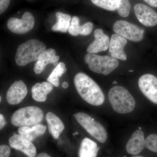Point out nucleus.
Listing matches in <instances>:
<instances>
[{
    "instance_id": "29",
    "label": "nucleus",
    "mask_w": 157,
    "mask_h": 157,
    "mask_svg": "<svg viewBox=\"0 0 157 157\" xmlns=\"http://www.w3.org/2000/svg\"><path fill=\"white\" fill-rule=\"evenodd\" d=\"M10 0H0V14L6 11L10 4Z\"/></svg>"
},
{
    "instance_id": "8",
    "label": "nucleus",
    "mask_w": 157,
    "mask_h": 157,
    "mask_svg": "<svg viewBox=\"0 0 157 157\" xmlns=\"http://www.w3.org/2000/svg\"><path fill=\"white\" fill-rule=\"evenodd\" d=\"M35 18L32 13L25 12L21 19L12 17L7 22V27L10 31L15 34H23L29 33L33 28Z\"/></svg>"
},
{
    "instance_id": "2",
    "label": "nucleus",
    "mask_w": 157,
    "mask_h": 157,
    "mask_svg": "<svg viewBox=\"0 0 157 157\" xmlns=\"http://www.w3.org/2000/svg\"><path fill=\"white\" fill-rule=\"evenodd\" d=\"M46 49L45 44L37 39H32L26 41L17 48L15 54V62L20 67L25 66L31 62L37 60Z\"/></svg>"
},
{
    "instance_id": "28",
    "label": "nucleus",
    "mask_w": 157,
    "mask_h": 157,
    "mask_svg": "<svg viewBox=\"0 0 157 157\" xmlns=\"http://www.w3.org/2000/svg\"><path fill=\"white\" fill-rule=\"evenodd\" d=\"M11 149L8 145H1L0 146V157H9Z\"/></svg>"
},
{
    "instance_id": "33",
    "label": "nucleus",
    "mask_w": 157,
    "mask_h": 157,
    "mask_svg": "<svg viewBox=\"0 0 157 157\" xmlns=\"http://www.w3.org/2000/svg\"><path fill=\"white\" fill-rule=\"evenodd\" d=\"M69 86V84L67 82L64 81L62 83V87L64 89L67 88Z\"/></svg>"
},
{
    "instance_id": "19",
    "label": "nucleus",
    "mask_w": 157,
    "mask_h": 157,
    "mask_svg": "<svg viewBox=\"0 0 157 157\" xmlns=\"http://www.w3.org/2000/svg\"><path fill=\"white\" fill-rule=\"evenodd\" d=\"M46 128V126L39 124L33 127H19L18 132L20 135L33 142L45 134Z\"/></svg>"
},
{
    "instance_id": "32",
    "label": "nucleus",
    "mask_w": 157,
    "mask_h": 157,
    "mask_svg": "<svg viewBox=\"0 0 157 157\" xmlns=\"http://www.w3.org/2000/svg\"><path fill=\"white\" fill-rule=\"evenodd\" d=\"M36 157H51L49 155L45 153H41L36 156Z\"/></svg>"
},
{
    "instance_id": "3",
    "label": "nucleus",
    "mask_w": 157,
    "mask_h": 157,
    "mask_svg": "<svg viewBox=\"0 0 157 157\" xmlns=\"http://www.w3.org/2000/svg\"><path fill=\"white\" fill-rule=\"evenodd\" d=\"M108 98L113 109L118 113H129L135 109V99L128 91L123 86H117L110 89Z\"/></svg>"
},
{
    "instance_id": "1",
    "label": "nucleus",
    "mask_w": 157,
    "mask_h": 157,
    "mask_svg": "<svg viewBox=\"0 0 157 157\" xmlns=\"http://www.w3.org/2000/svg\"><path fill=\"white\" fill-rule=\"evenodd\" d=\"M74 85L79 96L91 105H102L105 100L104 93L98 84L86 74L78 73L74 78Z\"/></svg>"
},
{
    "instance_id": "25",
    "label": "nucleus",
    "mask_w": 157,
    "mask_h": 157,
    "mask_svg": "<svg viewBox=\"0 0 157 157\" xmlns=\"http://www.w3.org/2000/svg\"><path fill=\"white\" fill-rule=\"evenodd\" d=\"M81 26L79 24V19L77 16H74L71 20V24L68 32L72 36H76L79 35Z\"/></svg>"
},
{
    "instance_id": "34",
    "label": "nucleus",
    "mask_w": 157,
    "mask_h": 157,
    "mask_svg": "<svg viewBox=\"0 0 157 157\" xmlns=\"http://www.w3.org/2000/svg\"><path fill=\"white\" fill-rule=\"evenodd\" d=\"M2 97H0V102H1V101H2Z\"/></svg>"
},
{
    "instance_id": "9",
    "label": "nucleus",
    "mask_w": 157,
    "mask_h": 157,
    "mask_svg": "<svg viewBox=\"0 0 157 157\" xmlns=\"http://www.w3.org/2000/svg\"><path fill=\"white\" fill-rule=\"evenodd\" d=\"M138 86L149 100L157 104V77L151 74H144L139 78Z\"/></svg>"
},
{
    "instance_id": "17",
    "label": "nucleus",
    "mask_w": 157,
    "mask_h": 157,
    "mask_svg": "<svg viewBox=\"0 0 157 157\" xmlns=\"http://www.w3.org/2000/svg\"><path fill=\"white\" fill-rule=\"evenodd\" d=\"M45 118L49 133L54 139H58L65 128L64 124L60 119L53 113H47Z\"/></svg>"
},
{
    "instance_id": "6",
    "label": "nucleus",
    "mask_w": 157,
    "mask_h": 157,
    "mask_svg": "<svg viewBox=\"0 0 157 157\" xmlns=\"http://www.w3.org/2000/svg\"><path fill=\"white\" fill-rule=\"evenodd\" d=\"M78 123L90 134L101 143H104L107 135L104 127L86 113L78 112L74 115Z\"/></svg>"
},
{
    "instance_id": "27",
    "label": "nucleus",
    "mask_w": 157,
    "mask_h": 157,
    "mask_svg": "<svg viewBox=\"0 0 157 157\" xmlns=\"http://www.w3.org/2000/svg\"><path fill=\"white\" fill-rule=\"evenodd\" d=\"M94 28V25L91 22H87L81 26L79 35L82 36H88L91 33Z\"/></svg>"
},
{
    "instance_id": "12",
    "label": "nucleus",
    "mask_w": 157,
    "mask_h": 157,
    "mask_svg": "<svg viewBox=\"0 0 157 157\" xmlns=\"http://www.w3.org/2000/svg\"><path fill=\"white\" fill-rule=\"evenodd\" d=\"M9 143L11 147L22 152L28 157H35L36 155L34 144L20 134H14L10 137Z\"/></svg>"
},
{
    "instance_id": "7",
    "label": "nucleus",
    "mask_w": 157,
    "mask_h": 157,
    "mask_svg": "<svg viewBox=\"0 0 157 157\" xmlns=\"http://www.w3.org/2000/svg\"><path fill=\"white\" fill-rule=\"evenodd\" d=\"M113 29L117 35L133 42H140L143 38L144 30L126 21H117Z\"/></svg>"
},
{
    "instance_id": "24",
    "label": "nucleus",
    "mask_w": 157,
    "mask_h": 157,
    "mask_svg": "<svg viewBox=\"0 0 157 157\" xmlns=\"http://www.w3.org/2000/svg\"><path fill=\"white\" fill-rule=\"evenodd\" d=\"M120 3L117 11L118 14L122 17H127L130 14L131 4L129 0H120Z\"/></svg>"
},
{
    "instance_id": "35",
    "label": "nucleus",
    "mask_w": 157,
    "mask_h": 157,
    "mask_svg": "<svg viewBox=\"0 0 157 157\" xmlns=\"http://www.w3.org/2000/svg\"><path fill=\"white\" fill-rule=\"evenodd\" d=\"M140 157V156H136V157Z\"/></svg>"
},
{
    "instance_id": "10",
    "label": "nucleus",
    "mask_w": 157,
    "mask_h": 157,
    "mask_svg": "<svg viewBox=\"0 0 157 157\" xmlns=\"http://www.w3.org/2000/svg\"><path fill=\"white\" fill-rule=\"evenodd\" d=\"M134 9L137 19L143 25L147 27L157 25V13L151 7L139 3L134 6Z\"/></svg>"
},
{
    "instance_id": "23",
    "label": "nucleus",
    "mask_w": 157,
    "mask_h": 157,
    "mask_svg": "<svg viewBox=\"0 0 157 157\" xmlns=\"http://www.w3.org/2000/svg\"><path fill=\"white\" fill-rule=\"evenodd\" d=\"M96 6L109 11L117 10L120 6V0H91Z\"/></svg>"
},
{
    "instance_id": "30",
    "label": "nucleus",
    "mask_w": 157,
    "mask_h": 157,
    "mask_svg": "<svg viewBox=\"0 0 157 157\" xmlns=\"http://www.w3.org/2000/svg\"><path fill=\"white\" fill-rule=\"evenodd\" d=\"M151 7L157 8V0H143Z\"/></svg>"
},
{
    "instance_id": "14",
    "label": "nucleus",
    "mask_w": 157,
    "mask_h": 157,
    "mask_svg": "<svg viewBox=\"0 0 157 157\" xmlns=\"http://www.w3.org/2000/svg\"><path fill=\"white\" fill-rule=\"evenodd\" d=\"M95 40L87 47L86 51L88 53L96 54L107 51L109 48L110 39L103 30L98 29L94 32Z\"/></svg>"
},
{
    "instance_id": "16",
    "label": "nucleus",
    "mask_w": 157,
    "mask_h": 157,
    "mask_svg": "<svg viewBox=\"0 0 157 157\" xmlns=\"http://www.w3.org/2000/svg\"><path fill=\"white\" fill-rule=\"evenodd\" d=\"M145 147L144 134L139 129L132 134L127 144L126 148L129 154L136 155L140 153Z\"/></svg>"
},
{
    "instance_id": "15",
    "label": "nucleus",
    "mask_w": 157,
    "mask_h": 157,
    "mask_svg": "<svg viewBox=\"0 0 157 157\" xmlns=\"http://www.w3.org/2000/svg\"><path fill=\"white\" fill-rule=\"evenodd\" d=\"M56 50L52 48L43 52L34 66L33 70L35 73L38 75L41 74L47 65L55 63L58 61L60 57L56 55Z\"/></svg>"
},
{
    "instance_id": "22",
    "label": "nucleus",
    "mask_w": 157,
    "mask_h": 157,
    "mask_svg": "<svg viewBox=\"0 0 157 157\" xmlns=\"http://www.w3.org/2000/svg\"><path fill=\"white\" fill-rule=\"evenodd\" d=\"M67 71V69L64 63L60 62L57 65L48 76L47 79V82H50L56 87H58L59 86L60 77L63 76Z\"/></svg>"
},
{
    "instance_id": "21",
    "label": "nucleus",
    "mask_w": 157,
    "mask_h": 157,
    "mask_svg": "<svg viewBox=\"0 0 157 157\" xmlns=\"http://www.w3.org/2000/svg\"><path fill=\"white\" fill-rule=\"evenodd\" d=\"M57 22L52 27V30L55 32H60L66 33L69 30L71 24V16L69 14L62 12H57L56 13Z\"/></svg>"
},
{
    "instance_id": "20",
    "label": "nucleus",
    "mask_w": 157,
    "mask_h": 157,
    "mask_svg": "<svg viewBox=\"0 0 157 157\" xmlns=\"http://www.w3.org/2000/svg\"><path fill=\"white\" fill-rule=\"evenodd\" d=\"M100 147L94 141L86 137L82 141L78 157H97Z\"/></svg>"
},
{
    "instance_id": "5",
    "label": "nucleus",
    "mask_w": 157,
    "mask_h": 157,
    "mask_svg": "<svg viewBox=\"0 0 157 157\" xmlns=\"http://www.w3.org/2000/svg\"><path fill=\"white\" fill-rule=\"evenodd\" d=\"M86 63L90 70L96 73L108 75L118 67L117 59L109 56H99L88 53L84 57Z\"/></svg>"
},
{
    "instance_id": "13",
    "label": "nucleus",
    "mask_w": 157,
    "mask_h": 157,
    "mask_svg": "<svg viewBox=\"0 0 157 157\" xmlns=\"http://www.w3.org/2000/svg\"><path fill=\"white\" fill-rule=\"evenodd\" d=\"M127 44L125 38L117 34L112 35L110 38L109 53L110 56L116 59L126 61L127 56L124 48Z\"/></svg>"
},
{
    "instance_id": "31",
    "label": "nucleus",
    "mask_w": 157,
    "mask_h": 157,
    "mask_svg": "<svg viewBox=\"0 0 157 157\" xmlns=\"http://www.w3.org/2000/svg\"><path fill=\"white\" fill-rule=\"evenodd\" d=\"M6 124V121L5 118L3 114H0V129L2 130Z\"/></svg>"
},
{
    "instance_id": "11",
    "label": "nucleus",
    "mask_w": 157,
    "mask_h": 157,
    "mask_svg": "<svg viewBox=\"0 0 157 157\" xmlns=\"http://www.w3.org/2000/svg\"><path fill=\"white\" fill-rule=\"evenodd\" d=\"M27 94V88L25 83L21 80L15 81L6 94L7 102L10 105H17L24 99Z\"/></svg>"
},
{
    "instance_id": "18",
    "label": "nucleus",
    "mask_w": 157,
    "mask_h": 157,
    "mask_svg": "<svg viewBox=\"0 0 157 157\" xmlns=\"http://www.w3.org/2000/svg\"><path fill=\"white\" fill-rule=\"evenodd\" d=\"M53 89V85L48 82L37 83L32 87V97L37 102H45L47 95Z\"/></svg>"
},
{
    "instance_id": "4",
    "label": "nucleus",
    "mask_w": 157,
    "mask_h": 157,
    "mask_svg": "<svg viewBox=\"0 0 157 157\" xmlns=\"http://www.w3.org/2000/svg\"><path fill=\"white\" fill-rule=\"evenodd\" d=\"M44 113L42 109L35 106H29L17 109L11 117V123L15 127H33L40 124Z\"/></svg>"
},
{
    "instance_id": "26",
    "label": "nucleus",
    "mask_w": 157,
    "mask_h": 157,
    "mask_svg": "<svg viewBox=\"0 0 157 157\" xmlns=\"http://www.w3.org/2000/svg\"><path fill=\"white\" fill-rule=\"evenodd\" d=\"M145 147L149 150L157 153V135L151 134L145 139Z\"/></svg>"
}]
</instances>
